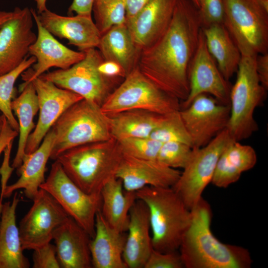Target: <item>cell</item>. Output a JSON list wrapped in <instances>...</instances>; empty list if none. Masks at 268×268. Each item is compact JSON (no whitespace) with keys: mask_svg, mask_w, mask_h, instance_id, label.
<instances>
[{"mask_svg":"<svg viewBox=\"0 0 268 268\" xmlns=\"http://www.w3.org/2000/svg\"><path fill=\"white\" fill-rule=\"evenodd\" d=\"M201 29L198 8L191 0H177L166 32L140 54L139 71L180 101L185 100L189 93V71Z\"/></svg>","mask_w":268,"mask_h":268,"instance_id":"obj_1","label":"cell"},{"mask_svg":"<svg viewBox=\"0 0 268 268\" xmlns=\"http://www.w3.org/2000/svg\"><path fill=\"white\" fill-rule=\"evenodd\" d=\"M191 224L179 250L184 268H250V253L241 246L225 244L211 230L212 211L202 197L191 210Z\"/></svg>","mask_w":268,"mask_h":268,"instance_id":"obj_2","label":"cell"},{"mask_svg":"<svg viewBox=\"0 0 268 268\" xmlns=\"http://www.w3.org/2000/svg\"><path fill=\"white\" fill-rule=\"evenodd\" d=\"M123 153L113 137L80 145L60 154L55 160L69 178L85 193L99 194L116 175Z\"/></svg>","mask_w":268,"mask_h":268,"instance_id":"obj_3","label":"cell"},{"mask_svg":"<svg viewBox=\"0 0 268 268\" xmlns=\"http://www.w3.org/2000/svg\"><path fill=\"white\" fill-rule=\"evenodd\" d=\"M136 195L149 210L153 249L161 253L178 251L191 224V210L172 188L146 186Z\"/></svg>","mask_w":268,"mask_h":268,"instance_id":"obj_4","label":"cell"},{"mask_svg":"<svg viewBox=\"0 0 268 268\" xmlns=\"http://www.w3.org/2000/svg\"><path fill=\"white\" fill-rule=\"evenodd\" d=\"M51 129L55 137L50 159L55 160L71 148L112 137L101 106L84 99L69 107Z\"/></svg>","mask_w":268,"mask_h":268,"instance_id":"obj_5","label":"cell"},{"mask_svg":"<svg viewBox=\"0 0 268 268\" xmlns=\"http://www.w3.org/2000/svg\"><path fill=\"white\" fill-rule=\"evenodd\" d=\"M257 56L241 55L236 80L230 89V116L226 129L231 138L237 141L249 138L259 129L254 112L263 102L267 91L256 71Z\"/></svg>","mask_w":268,"mask_h":268,"instance_id":"obj_6","label":"cell"},{"mask_svg":"<svg viewBox=\"0 0 268 268\" xmlns=\"http://www.w3.org/2000/svg\"><path fill=\"white\" fill-rule=\"evenodd\" d=\"M101 108L106 114L143 110L166 115L180 110L181 103L155 85L136 67L109 95Z\"/></svg>","mask_w":268,"mask_h":268,"instance_id":"obj_7","label":"cell"},{"mask_svg":"<svg viewBox=\"0 0 268 268\" xmlns=\"http://www.w3.org/2000/svg\"><path fill=\"white\" fill-rule=\"evenodd\" d=\"M223 24L241 55L268 51V11L256 0H224Z\"/></svg>","mask_w":268,"mask_h":268,"instance_id":"obj_8","label":"cell"},{"mask_svg":"<svg viewBox=\"0 0 268 268\" xmlns=\"http://www.w3.org/2000/svg\"><path fill=\"white\" fill-rule=\"evenodd\" d=\"M83 59L68 68L44 73L39 77L101 106L123 81L108 78L98 67L104 60L97 48L84 52Z\"/></svg>","mask_w":268,"mask_h":268,"instance_id":"obj_9","label":"cell"},{"mask_svg":"<svg viewBox=\"0 0 268 268\" xmlns=\"http://www.w3.org/2000/svg\"><path fill=\"white\" fill-rule=\"evenodd\" d=\"M231 139L225 129L206 145L193 148L190 159L172 187L190 210L197 204L211 183L219 157Z\"/></svg>","mask_w":268,"mask_h":268,"instance_id":"obj_10","label":"cell"},{"mask_svg":"<svg viewBox=\"0 0 268 268\" xmlns=\"http://www.w3.org/2000/svg\"><path fill=\"white\" fill-rule=\"evenodd\" d=\"M60 204L93 238L95 232V217L101 207L99 194H88L67 175L60 163L55 160L45 182L40 186Z\"/></svg>","mask_w":268,"mask_h":268,"instance_id":"obj_11","label":"cell"},{"mask_svg":"<svg viewBox=\"0 0 268 268\" xmlns=\"http://www.w3.org/2000/svg\"><path fill=\"white\" fill-rule=\"evenodd\" d=\"M33 203L19 223L22 248L34 250L53 239L55 229L68 216L47 191L39 189Z\"/></svg>","mask_w":268,"mask_h":268,"instance_id":"obj_12","label":"cell"},{"mask_svg":"<svg viewBox=\"0 0 268 268\" xmlns=\"http://www.w3.org/2000/svg\"><path fill=\"white\" fill-rule=\"evenodd\" d=\"M184 125L191 139L192 148L207 144L226 129L230 116L229 105L212 96L202 94L186 108L180 110Z\"/></svg>","mask_w":268,"mask_h":268,"instance_id":"obj_13","label":"cell"},{"mask_svg":"<svg viewBox=\"0 0 268 268\" xmlns=\"http://www.w3.org/2000/svg\"><path fill=\"white\" fill-rule=\"evenodd\" d=\"M189 93L181 103V109L187 107L195 97L208 94L220 103L229 105L231 86L209 53L201 29L198 47L189 71Z\"/></svg>","mask_w":268,"mask_h":268,"instance_id":"obj_14","label":"cell"},{"mask_svg":"<svg viewBox=\"0 0 268 268\" xmlns=\"http://www.w3.org/2000/svg\"><path fill=\"white\" fill-rule=\"evenodd\" d=\"M37 28L35 42L30 46L29 54L36 58V62L22 74L24 82L20 84L21 92L33 79L39 77L49 68L56 67L65 69L83 59L84 52L72 50L61 43L39 21L35 10L31 8Z\"/></svg>","mask_w":268,"mask_h":268,"instance_id":"obj_15","label":"cell"},{"mask_svg":"<svg viewBox=\"0 0 268 268\" xmlns=\"http://www.w3.org/2000/svg\"><path fill=\"white\" fill-rule=\"evenodd\" d=\"M31 82L37 95L39 115L37 124L28 137L25 149L26 154L36 150L62 114L71 105L83 99L80 95L40 77Z\"/></svg>","mask_w":268,"mask_h":268,"instance_id":"obj_16","label":"cell"},{"mask_svg":"<svg viewBox=\"0 0 268 268\" xmlns=\"http://www.w3.org/2000/svg\"><path fill=\"white\" fill-rule=\"evenodd\" d=\"M0 28V75L17 67L29 54L37 35L32 30L31 9L16 7Z\"/></svg>","mask_w":268,"mask_h":268,"instance_id":"obj_17","label":"cell"},{"mask_svg":"<svg viewBox=\"0 0 268 268\" xmlns=\"http://www.w3.org/2000/svg\"><path fill=\"white\" fill-rule=\"evenodd\" d=\"M177 0H149L126 24L141 50L157 42L168 29Z\"/></svg>","mask_w":268,"mask_h":268,"instance_id":"obj_18","label":"cell"},{"mask_svg":"<svg viewBox=\"0 0 268 268\" xmlns=\"http://www.w3.org/2000/svg\"><path fill=\"white\" fill-rule=\"evenodd\" d=\"M181 172L166 166L156 160L135 158L123 154L116 177L126 191L136 192L146 187L172 188Z\"/></svg>","mask_w":268,"mask_h":268,"instance_id":"obj_19","label":"cell"},{"mask_svg":"<svg viewBox=\"0 0 268 268\" xmlns=\"http://www.w3.org/2000/svg\"><path fill=\"white\" fill-rule=\"evenodd\" d=\"M37 16L42 26L52 35L67 39L68 44L75 46L79 51L97 48L102 34L91 15L65 16L47 8L37 13Z\"/></svg>","mask_w":268,"mask_h":268,"instance_id":"obj_20","label":"cell"},{"mask_svg":"<svg viewBox=\"0 0 268 268\" xmlns=\"http://www.w3.org/2000/svg\"><path fill=\"white\" fill-rule=\"evenodd\" d=\"M91 239L81 226L68 216L53 233L61 268H92L90 252Z\"/></svg>","mask_w":268,"mask_h":268,"instance_id":"obj_21","label":"cell"},{"mask_svg":"<svg viewBox=\"0 0 268 268\" xmlns=\"http://www.w3.org/2000/svg\"><path fill=\"white\" fill-rule=\"evenodd\" d=\"M127 231L123 260L127 268H144L153 247L149 210L140 200L137 199L130 210Z\"/></svg>","mask_w":268,"mask_h":268,"instance_id":"obj_22","label":"cell"},{"mask_svg":"<svg viewBox=\"0 0 268 268\" xmlns=\"http://www.w3.org/2000/svg\"><path fill=\"white\" fill-rule=\"evenodd\" d=\"M55 135L51 128L38 148L30 154H25L22 164L17 169L19 179L13 184L6 185L1 190V196L8 198L14 191L22 189L25 196L33 200L40 186L45 181L46 164L50 158Z\"/></svg>","mask_w":268,"mask_h":268,"instance_id":"obj_23","label":"cell"},{"mask_svg":"<svg viewBox=\"0 0 268 268\" xmlns=\"http://www.w3.org/2000/svg\"><path fill=\"white\" fill-rule=\"evenodd\" d=\"M95 230L90 242L92 267L127 268L123 259L127 237L125 232L112 227L100 210L96 215Z\"/></svg>","mask_w":268,"mask_h":268,"instance_id":"obj_24","label":"cell"},{"mask_svg":"<svg viewBox=\"0 0 268 268\" xmlns=\"http://www.w3.org/2000/svg\"><path fill=\"white\" fill-rule=\"evenodd\" d=\"M20 201L15 192L11 201L2 204L0 215V268H28L30 264L23 255L16 210Z\"/></svg>","mask_w":268,"mask_h":268,"instance_id":"obj_25","label":"cell"},{"mask_svg":"<svg viewBox=\"0 0 268 268\" xmlns=\"http://www.w3.org/2000/svg\"><path fill=\"white\" fill-rule=\"evenodd\" d=\"M257 161L253 147L231 139L219 157L211 183L226 188L238 181L243 172L254 168Z\"/></svg>","mask_w":268,"mask_h":268,"instance_id":"obj_26","label":"cell"},{"mask_svg":"<svg viewBox=\"0 0 268 268\" xmlns=\"http://www.w3.org/2000/svg\"><path fill=\"white\" fill-rule=\"evenodd\" d=\"M97 49L104 60L120 65L126 76L137 67L141 51L134 43L126 23L114 26L102 34Z\"/></svg>","mask_w":268,"mask_h":268,"instance_id":"obj_27","label":"cell"},{"mask_svg":"<svg viewBox=\"0 0 268 268\" xmlns=\"http://www.w3.org/2000/svg\"><path fill=\"white\" fill-rule=\"evenodd\" d=\"M100 195V211L105 219L119 231H127L130 210L137 200L136 192L125 191L121 180L114 177L104 185Z\"/></svg>","mask_w":268,"mask_h":268,"instance_id":"obj_28","label":"cell"},{"mask_svg":"<svg viewBox=\"0 0 268 268\" xmlns=\"http://www.w3.org/2000/svg\"><path fill=\"white\" fill-rule=\"evenodd\" d=\"M106 115L111 136L117 140L149 137L165 115L143 110H130Z\"/></svg>","mask_w":268,"mask_h":268,"instance_id":"obj_29","label":"cell"},{"mask_svg":"<svg viewBox=\"0 0 268 268\" xmlns=\"http://www.w3.org/2000/svg\"><path fill=\"white\" fill-rule=\"evenodd\" d=\"M207 49L224 77L229 81L236 72L241 53L223 24L201 28Z\"/></svg>","mask_w":268,"mask_h":268,"instance_id":"obj_30","label":"cell"},{"mask_svg":"<svg viewBox=\"0 0 268 268\" xmlns=\"http://www.w3.org/2000/svg\"><path fill=\"white\" fill-rule=\"evenodd\" d=\"M11 107L19 125L18 146L11 165L13 169H17L22 164L28 137L36 126L33 120L39 111L38 97L32 82L27 84L20 94L12 100Z\"/></svg>","mask_w":268,"mask_h":268,"instance_id":"obj_31","label":"cell"},{"mask_svg":"<svg viewBox=\"0 0 268 268\" xmlns=\"http://www.w3.org/2000/svg\"><path fill=\"white\" fill-rule=\"evenodd\" d=\"M36 61L31 56L26 58L17 67L0 75V111L4 116L13 129L19 132V125L15 118L11 107L14 94V84L18 77Z\"/></svg>","mask_w":268,"mask_h":268,"instance_id":"obj_32","label":"cell"},{"mask_svg":"<svg viewBox=\"0 0 268 268\" xmlns=\"http://www.w3.org/2000/svg\"><path fill=\"white\" fill-rule=\"evenodd\" d=\"M92 12L101 34L114 26L126 22L125 0H94Z\"/></svg>","mask_w":268,"mask_h":268,"instance_id":"obj_33","label":"cell"},{"mask_svg":"<svg viewBox=\"0 0 268 268\" xmlns=\"http://www.w3.org/2000/svg\"><path fill=\"white\" fill-rule=\"evenodd\" d=\"M149 137L161 143L179 142L192 147L191 139L182 119L180 110L165 115Z\"/></svg>","mask_w":268,"mask_h":268,"instance_id":"obj_34","label":"cell"},{"mask_svg":"<svg viewBox=\"0 0 268 268\" xmlns=\"http://www.w3.org/2000/svg\"><path fill=\"white\" fill-rule=\"evenodd\" d=\"M125 155L135 158L156 160L162 143L150 137L127 138L118 140Z\"/></svg>","mask_w":268,"mask_h":268,"instance_id":"obj_35","label":"cell"},{"mask_svg":"<svg viewBox=\"0 0 268 268\" xmlns=\"http://www.w3.org/2000/svg\"><path fill=\"white\" fill-rule=\"evenodd\" d=\"M193 148L179 142L162 143L158 153L156 160L170 168L183 169L192 154Z\"/></svg>","mask_w":268,"mask_h":268,"instance_id":"obj_36","label":"cell"},{"mask_svg":"<svg viewBox=\"0 0 268 268\" xmlns=\"http://www.w3.org/2000/svg\"><path fill=\"white\" fill-rule=\"evenodd\" d=\"M198 8L201 28L223 24L224 0H198Z\"/></svg>","mask_w":268,"mask_h":268,"instance_id":"obj_37","label":"cell"},{"mask_svg":"<svg viewBox=\"0 0 268 268\" xmlns=\"http://www.w3.org/2000/svg\"><path fill=\"white\" fill-rule=\"evenodd\" d=\"M184 266L178 251L161 253L153 249L144 268H182Z\"/></svg>","mask_w":268,"mask_h":268,"instance_id":"obj_38","label":"cell"},{"mask_svg":"<svg viewBox=\"0 0 268 268\" xmlns=\"http://www.w3.org/2000/svg\"><path fill=\"white\" fill-rule=\"evenodd\" d=\"M32 260L34 268H61L56 246L50 243L34 250Z\"/></svg>","mask_w":268,"mask_h":268,"instance_id":"obj_39","label":"cell"},{"mask_svg":"<svg viewBox=\"0 0 268 268\" xmlns=\"http://www.w3.org/2000/svg\"><path fill=\"white\" fill-rule=\"evenodd\" d=\"M98 68L103 75L111 79L123 81L126 76L123 68L114 62L103 60Z\"/></svg>","mask_w":268,"mask_h":268,"instance_id":"obj_40","label":"cell"},{"mask_svg":"<svg viewBox=\"0 0 268 268\" xmlns=\"http://www.w3.org/2000/svg\"><path fill=\"white\" fill-rule=\"evenodd\" d=\"M256 69L262 85L268 90V52L258 54L256 58Z\"/></svg>","mask_w":268,"mask_h":268,"instance_id":"obj_41","label":"cell"},{"mask_svg":"<svg viewBox=\"0 0 268 268\" xmlns=\"http://www.w3.org/2000/svg\"><path fill=\"white\" fill-rule=\"evenodd\" d=\"M18 135V132L13 130L8 122L4 120L0 135V155L5 147Z\"/></svg>","mask_w":268,"mask_h":268,"instance_id":"obj_42","label":"cell"},{"mask_svg":"<svg viewBox=\"0 0 268 268\" xmlns=\"http://www.w3.org/2000/svg\"><path fill=\"white\" fill-rule=\"evenodd\" d=\"M94 0H73L68 8V13L91 15Z\"/></svg>","mask_w":268,"mask_h":268,"instance_id":"obj_43","label":"cell"},{"mask_svg":"<svg viewBox=\"0 0 268 268\" xmlns=\"http://www.w3.org/2000/svg\"><path fill=\"white\" fill-rule=\"evenodd\" d=\"M149 0H125L126 19L134 16Z\"/></svg>","mask_w":268,"mask_h":268,"instance_id":"obj_44","label":"cell"},{"mask_svg":"<svg viewBox=\"0 0 268 268\" xmlns=\"http://www.w3.org/2000/svg\"><path fill=\"white\" fill-rule=\"evenodd\" d=\"M12 11H0V28L1 26L13 15Z\"/></svg>","mask_w":268,"mask_h":268,"instance_id":"obj_45","label":"cell"},{"mask_svg":"<svg viewBox=\"0 0 268 268\" xmlns=\"http://www.w3.org/2000/svg\"><path fill=\"white\" fill-rule=\"evenodd\" d=\"M35 1L36 3L37 13H41L47 9L46 6L47 0H35Z\"/></svg>","mask_w":268,"mask_h":268,"instance_id":"obj_46","label":"cell"},{"mask_svg":"<svg viewBox=\"0 0 268 268\" xmlns=\"http://www.w3.org/2000/svg\"><path fill=\"white\" fill-rule=\"evenodd\" d=\"M256 0L262 7H263L266 10L268 11V0Z\"/></svg>","mask_w":268,"mask_h":268,"instance_id":"obj_47","label":"cell"},{"mask_svg":"<svg viewBox=\"0 0 268 268\" xmlns=\"http://www.w3.org/2000/svg\"><path fill=\"white\" fill-rule=\"evenodd\" d=\"M0 111V135L1 134V132L2 131L3 124V118H4V115L2 114H1Z\"/></svg>","mask_w":268,"mask_h":268,"instance_id":"obj_48","label":"cell"},{"mask_svg":"<svg viewBox=\"0 0 268 268\" xmlns=\"http://www.w3.org/2000/svg\"><path fill=\"white\" fill-rule=\"evenodd\" d=\"M191 0L194 3V4H195L198 8H199V4L198 0Z\"/></svg>","mask_w":268,"mask_h":268,"instance_id":"obj_49","label":"cell"},{"mask_svg":"<svg viewBox=\"0 0 268 268\" xmlns=\"http://www.w3.org/2000/svg\"><path fill=\"white\" fill-rule=\"evenodd\" d=\"M2 204V200H1V199H0V215L1 208Z\"/></svg>","mask_w":268,"mask_h":268,"instance_id":"obj_50","label":"cell"}]
</instances>
